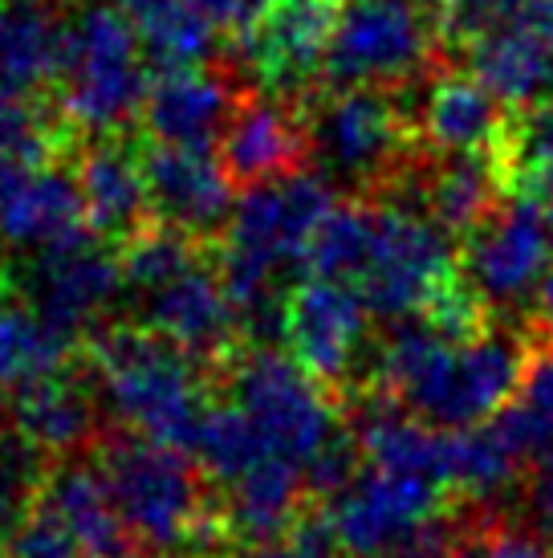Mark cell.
Masks as SVG:
<instances>
[{"instance_id": "6da1fadb", "label": "cell", "mask_w": 553, "mask_h": 558, "mask_svg": "<svg viewBox=\"0 0 553 558\" xmlns=\"http://www.w3.org/2000/svg\"><path fill=\"white\" fill-rule=\"evenodd\" d=\"M90 457L151 558H220L232 550L220 494L196 457L114 424Z\"/></svg>"}, {"instance_id": "7a4b0ae2", "label": "cell", "mask_w": 553, "mask_h": 558, "mask_svg": "<svg viewBox=\"0 0 553 558\" xmlns=\"http://www.w3.org/2000/svg\"><path fill=\"white\" fill-rule=\"evenodd\" d=\"M82 359L123 428L192 457L212 384L175 342L147 323H98L82 339Z\"/></svg>"}, {"instance_id": "3957f363", "label": "cell", "mask_w": 553, "mask_h": 558, "mask_svg": "<svg viewBox=\"0 0 553 558\" xmlns=\"http://www.w3.org/2000/svg\"><path fill=\"white\" fill-rule=\"evenodd\" d=\"M65 13L62 74L53 86V107L82 140L123 135L138 126L147 90V53L131 13L114 0H74Z\"/></svg>"}, {"instance_id": "277c9868", "label": "cell", "mask_w": 553, "mask_h": 558, "mask_svg": "<svg viewBox=\"0 0 553 558\" xmlns=\"http://www.w3.org/2000/svg\"><path fill=\"white\" fill-rule=\"evenodd\" d=\"M435 33L444 62H460L505 107L553 90V0H447Z\"/></svg>"}, {"instance_id": "5b68a950", "label": "cell", "mask_w": 553, "mask_h": 558, "mask_svg": "<svg viewBox=\"0 0 553 558\" xmlns=\"http://www.w3.org/2000/svg\"><path fill=\"white\" fill-rule=\"evenodd\" d=\"M411 90H309L297 98L306 110L314 163H322L330 180H346L354 196H370L395 175L411 156L423 151L415 131Z\"/></svg>"}, {"instance_id": "8992f818", "label": "cell", "mask_w": 553, "mask_h": 558, "mask_svg": "<svg viewBox=\"0 0 553 558\" xmlns=\"http://www.w3.org/2000/svg\"><path fill=\"white\" fill-rule=\"evenodd\" d=\"M440 62L431 0H339L318 86L415 90Z\"/></svg>"}, {"instance_id": "52a82bcc", "label": "cell", "mask_w": 553, "mask_h": 558, "mask_svg": "<svg viewBox=\"0 0 553 558\" xmlns=\"http://www.w3.org/2000/svg\"><path fill=\"white\" fill-rule=\"evenodd\" d=\"M367 257L354 274V290L362 294L370 318H407L419 314L444 286L460 278V248L428 213L395 201H374Z\"/></svg>"}, {"instance_id": "ba28073f", "label": "cell", "mask_w": 553, "mask_h": 558, "mask_svg": "<svg viewBox=\"0 0 553 558\" xmlns=\"http://www.w3.org/2000/svg\"><path fill=\"white\" fill-rule=\"evenodd\" d=\"M257 420L269 449L306 465L330 436L346 424V408L334 391L318 384L293 355L273 347H248L232 359L212 384Z\"/></svg>"}, {"instance_id": "9c48e42d", "label": "cell", "mask_w": 553, "mask_h": 558, "mask_svg": "<svg viewBox=\"0 0 553 558\" xmlns=\"http://www.w3.org/2000/svg\"><path fill=\"white\" fill-rule=\"evenodd\" d=\"M16 286L49 326L82 342L94 326L107 323L110 302L123 294L119 245L77 229L53 245L33 248L29 274H16Z\"/></svg>"}, {"instance_id": "30bf717a", "label": "cell", "mask_w": 553, "mask_h": 558, "mask_svg": "<svg viewBox=\"0 0 553 558\" xmlns=\"http://www.w3.org/2000/svg\"><path fill=\"white\" fill-rule=\"evenodd\" d=\"M367 330L370 311L351 281L306 274L293 290H285L281 347L318 384L334 391L342 408H346V396L358 384V359L367 347Z\"/></svg>"}, {"instance_id": "8fae6325", "label": "cell", "mask_w": 553, "mask_h": 558, "mask_svg": "<svg viewBox=\"0 0 553 558\" xmlns=\"http://www.w3.org/2000/svg\"><path fill=\"white\" fill-rule=\"evenodd\" d=\"M0 424L29 440L49 461L90 457L102 440V391L90 363L77 351L53 372H37L0 396Z\"/></svg>"}, {"instance_id": "7c38bea8", "label": "cell", "mask_w": 553, "mask_h": 558, "mask_svg": "<svg viewBox=\"0 0 553 558\" xmlns=\"http://www.w3.org/2000/svg\"><path fill=\"white\" fill-rule=\"evenodd\" d=\"M339 0H276L273 9L232 37L236 74L276 98H306L318 90Z\"/></svg>"}, {"instance_id": "4fadbf2b", "label": "cell", "mask_w": 553, "mask_h": 558, "mask_svg": "<svg viewBox=\"0 0 553 558\" xmlns=\"http://www.w3.org/2000/svg\"><path fill=\"white\" fill-rule=\"evenodd\" d=\"M447 506H456V497L447 494L440 481L367 465L358 469V477L339 497H330L322 510L339 538V550L354 558H386V550L400 543L415 522H423Z\"/></svg>"}, {"instance_id": "5bb4252c", "label": "cell", "mask_w": 553, "mask_h": 558, "mask_svg": "<svg viewBox=\"0 0 553 558\" xmlns=\"http://www.w3.org/2000/svg\"><path fill=\"white\" fill-rule=\"evenodd\" d=\"M553 257V225L533 201L505 196L480 229L460 241V274L489 306H517L538 290Z\"/></svg>"}, {"instance_id": "9a60e30c", "label": "cell", "mask_w": 553, "mask_h": 558, "mask_svg": "<svg viewBox=\"0 0 553 558\" xmlns=\"http://www.w3.org/2000/svg\"><path fill=\"white\" fill-rule=\"evenodd\" d=\"M138 168L151 201V217L216 245L236 208V184L212 147H180L138 135Z\"/></svg>"}, {"instance_id": "2e32d148", "label": "cell", "mask_w": 553, "mask_h": 558, "mask_svg": "<svg viewBox=\"0 0 553 558\" xmlns=\"http://www.w3.org/2000/svg\"><path fill=\"white\" fill-rule=\"evenodd\" d=\"M216 159L224 163L236 192L281 180L314 163V143L302 102L245 86L232 102L216 140Z\"/></svg>"}, {"instance_id": "e0dca14e", "label": "cell", "mask_w": 553, "mask_h": 558, "mask_svg": "<svg viewBox=\"0 0 553 558\" xmlns=\"http://www.w3.org/2000/svg\"><path fill=\"white\" fill-rule=\"evenodd\" d=\"M143 323L159 330L163 339H171L184 351L204 375L208 384H216L232 359L248 351L245 335H241V318L232 306L224 281L216 274L212 257H204L200 265H192L187 274L143 298Z\"/></svg>"}, {"instance_id": "ac0fdd59", "label": "cell", "mask_w": 553, "mask_h": 558, "mask_svg": "<svg viewBox=\"0 0 553 558\" xmlns=\"http://www.w3.org/2000/svg\"><path fill=\"white\" fill-rule=\"evenodd\" d=\"M86 229L74 159H33L0 151V241L46 248Z\"/></svg>"}, {"instance_id": "d6986e66", "label": "cell", "mask_w": 553, "mask_h": 558, "mask_svg": "<svg viewBox=\"0 0 553 558\" xmlns=\"http://www.w3.org/2000/svg\"><path fill=\"white\" fill-rule=\"evenodd\" d=\"M415 110V131L428 151L440 156H489L496 163L508 135L513 107H505L480 78L460 65L440 62L423 78V102Z\"/></svg>"}, {"instance_id": "ffe728a7", "label": "cell", "mask_w": 553, "mask_h": 558, "mask_svg": "<svg viewBox=\"0 0 553 558\" xmlns=\"http://www.w3.org/2000/svg\"><path fill=\"white\" fill-rule=\"evenodd\" d=\"M253 86L236 70L212 65H168L155 70L143 90L138 126L147 140L180 143V147H216L220 126L229 119L236 94Z\"/></svg>"}, {"instance_id": "44dd1931", "label": "cell", "mask_w": 553, "mask_h": 558, "mask_svg": "<svg viewBox=\"0 0 553 558\" xmlns=\"http://www.w3.org/2000/svg\"><path fill=\"white\" fill-rule=\"evenodd\" d=\"M74 175L82 192L86 229L110 245H123L126 236L151 220V201L138 168V135H94L74 151Z\"/></svg>"}, {"instance_id": "7402d4cb", "label": "cell", "mask_w": 553, "mask_h": 558, "mask_svg": "<svg viewBox=\"0 0 553 558\" xmlns=\"http://www.w3.org/2000/svg\"><path fill=\"white\" fill-rule=\"evenodd\" d=\"M37 501L62 518V526L77 546V558H151L114 506L94 457L53 461Z\"/></svg>"}, {"instance_id": "603a6c76", "label": "cell", "mask_w": 553, "mask_h": 558, "mask_svg": "<svg viewBox=\"0 0 553 558\" xmlns=\"http://www.w3.org/2000/svg\"><path fill=\"white\" fill-rule=\"evenodd\" d=\"M220 489H224L220 510L229 522L232 550L290 534L293 522L314 506L306 494V465L293 457H281V452L261 457L257 465Z\"/></svg>"}, {"instance_id": "cb8c5ba5", "label": "cell", "mask_w": 553, "mask_h": 558, "mask_svg": "<svg viewBox=\"0 0 553 558\" xmlns=\"http://www.w3.org/2000/svg\"><path fill=\"white\" fill-rule=\"evenodd\" d=\"M62 0H0V94L49 98L62 74Z\"/></svg>"}, {"instance_id": "d4e9b609", "label": "cell", "mask_w": 553, "mask_h": 558, "mask_svg": "<svg viewBox=\"0 0 553 558\" xmlns=\"http://www.w3.org/2000/svg\"><path fill=\"white\" fill-rule=\"evenodd\" d=\"M269 452L273 449H269L265 433L257 428V420L248 416L232 396L224 400V391H212L208 403H204L196 440H192V457L204 469V477L220 489V485L236 481L245 469H253Z\"/></svg>"}, {"instance_id": "484cf974", "label": "cell", "mask_w": 553, "mask_h": 558, "mask_svg": "<svg viewBox=\"0 0 553 558\" xmlns=\"http://www.w3.org/2000/svg\"><path fill=\"white\" fill-rule=\"evenodd\" d=\"M204 257H212V245L200 236L175 229L168 220H147L143 229L126 236L119 245V265H123V290L135 298H147L155 290H163L171 281L187 274L192 265H200Z\"/></svg>"}, {"instance_id": "4316f807", "label": "cell", "mask_w": 553, "mask_h": 558, "mask_svg": "<svg viewBox=\"0 0 553 558\" xmlns=\"http://www.w3.org/2000/svg\"><path fill=\"white\" fill-rule=\"evenodd\" d=\"M370 220L374 208L367 196H346V201L339 196L302 248V274L354 281L370 245Z\"/></svg>"}, {"instance_id": "83f0119b", "label": "cell", "mask_w": 553, "mask_h": 558, "mask_svg": "<svg viewBox=\"0 0 553 558\" xmlns=\"http://www.w3.org/2000/svg\"><path fill=\"white\" fill-rule=\"evenodd\" d=\"M49 465L53 461L46 452H37L29 440H21L13 428L0 424V555L13 538V530L25 522V513L37 506Z\"/></svg>"}, {"instance_id": "f1b7e54d", "label": "cell", "mask_w": 553, "mask_h": 558, "mask_svg": "<svg viewBox=\"0 0 553 558\" xmlns=\"http://www.w3.org/2000/svg\"><path fill=\"white\" fill-rule=\"evenodd\" d=\"M550 163H553V90H545L533 102L513 107L505 147L496 156V175H501V187L508 192L513 175L533 168H550Z\"/></svg>"}, {"instance_id": "f546056e", "label": "cell", "mask_w": 553, "mask_h": 558, "mask_svg": "<svg viewBox=\"0 0 553 558\" xmlns=\"http://www.w3.org/2000/svg\"><path fill=\"white\" fill-rule=\"evenodd\" d=\"M362 465H367V461H362V449H358V436H354V428H339V433L330 436L322 449L306 461V494H309V501L325 506L330 497H339L342 489L358 477V469H362Z\"/></svg>"}, {"instance_id": "4dcf8cb0", "label": "cell", "mask_w": 553, "mask_h": 558, "mask_svg": "<svg viewBox=\"0 0 553 558\" xmlns=\"http://www.w3.org/2000/svg\"><path fill=\"white\" fill-rule=\"evenodd\" d=\"M0 558H77V546L70 538V530L62 526V518L37 501L25 513V522L13 530Z\"/></svg>"}, {"instance_id": "1f68e13d", "label": "cell", "mask_w": 553, "mask_h": 558, "mask_svg": "<svg viewBox=\"0 0 553 558\" xmlns=\"http://www.w3.org/2000/svg\"><path fill=\"white\" fill-rule=\"evenodd\" d=\"M525 501H529V518L533 526L553 543V440L533 457L529 465V485H525Z\"/></svg>"}, {"instance_id": "d6a6232c", "label": "cell", "mask_w": 553, "mask_h": 558, "mask_svg": "<svg viewBox=\"0 0 553 558\" xmlns=\"http://www.w3.org/2000/svg\"><path fill=\"white\" fill-rule=\"evenodd\" d=\"M505 196H525V201H533L553 225V163L550 168H533V171L513 175V184H508Z\"/></svg>"}, {"instance_id": "836d02e7", "label": "cell", "mask_w": 553, "mask_h": 558, "mask_svg": "<svg viewBox=\"0 0 553 558\" xmlns=\"http://www.w3.org/2000/svg\"><path fill=\"white\" fill-rule=\"evenodd\" d=\"M538 298H541V318L553 326V257H550V269H545V278L538 286Z\"/></svg>"}, {"instance_id": "e575fe53", "label": "cell", "mask_w": 553, "mask_h": 558, "mask_svg": "<svg viewBox=\"0 0 553 558\" xmlns=\"http://www.w3.org/2000/svg\"><path fill=\"white\" fill-rule=\"evenodd\" d=\"M431 4H435V9H440V4H447V0H431Z\"/></svg>"}, {"instance_id": "d590c367", "label": "cell", "mask_w": 553, "mask_h": 558, "mask_svg": "<svg viewBox=\"0 0 553 558\" xmlns=\"http://www.w3.org/2000/svg\"><path fill=\"white\" fill-rule=\"evenodd\" d=\"M0 98H4V94H0Z\"/></svg>"}, {"instance_id": "8d00e7d4", "label": "cell", "mask_w": 553, "mask_h": 558, "mask_svg": "<svg viewBox=\"0 0 553 558\" xmlns=\"http://www.w3.org/2000/svg\"><path fill=\"white\" fill-rule=\"evenodd\" d=\"M220 558H224V555H220Z\"/></svg>"}]
</instances>
